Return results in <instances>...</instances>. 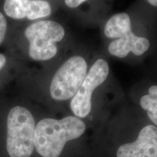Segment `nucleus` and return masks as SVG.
<instances>
[{"mask_svg": "<svg viewBox=\"0 0 157 157\" xmlns=\"http://www.w3.org/2000/svg\"><path fill=\"white\" fill-rule=\"evenodd\" d=\"M31 0H5L4 10L6 15L14 19L26 17Z\"/></svg>", "mask_w": 157, "mask_h": 157, "instance_id": "1a4fd4ad", "label": "nucleus"}, {"mask_svg": "<svg viewBox=\"0 0 157 157\" xmlns=\"http://www.w3.org/2000/svg\"><path fill=\"white\" fill-rule=\"evenodd\" d=\"M7 150L10 157H30L34 149L35 122L24 107L15 106L7 117Z\"/></svg>", "mask_w": 157, "mask_h": 157, "instance_id": "f03ea898", "label": "nucleus"}, {"mask_svg": "<svg viewBox=\"0 0 157 157\" xmlns=\"http://www.w3.org/2000/svg\"><path fill=\"white\" fill-rule=\"evenodd\" d=\"M140 106L146 110L149 119L157 126V85L151 86L148 94L140 99Z\"/></svg>", "mask_w": 157, "mask_h": 157, "instance_id": "9d476101", "label": "nucleus"}, {"mask_svg": "<svg viewBox=\"0 0 157 157\" xmlns=\"http://www.w3.org/2000/svg\"><path fill=\"white\" fill-rule=\"evenodd\" d=\"M132 31L131 21L127 13H118L110 18L105 24L104 33L108 38L119 39Z\"/></svg>", "mask_w": 157, "mask_h": 157, "instance_id": "6e6552de", "label": "nucleus"}, {"mask_svg": "<svg viewBox=\"0 0 157 157\" xmlns=\"http://www.w3.org/2000/svg\"><path fill=\"white\" fill-rule=\"evenodd\" d=\"M6 63V58L3 54H0V70L3 68Z\"/></svg>", "mask_w": 157, "mask_h": 157, "instance_id": "4468645a", "label": "nucleus"}, {"mask_svg": "<svg viewBox=\"0 0 157 157\" xmlns=\"http://www.w3.org/2000/svg\"><path fill=\"white\" fill-rule=\"evenodd\" d=\"M147 1H148L151 5L157 7V0H147Z\"/></svg>", "mask_w": 157, "mask_h": 157, "instance_id": "2eb2a0df", "label": "nucleus"}, {"mask_svg": "<svg viewBox=\"0 0 157 157\" xmlns=\"http://www.w3.org/2000/svg\"><path fill=\"white\" fill-rule=\"evenodd\" d=\"M7 31V21L2 13L0 12V44L2 42Z\"/></svg>", "mask_w": 157, "mask_h": 157, "instance_id": "f8f14e48", "label": "nucleus"}, {"mask_svg": "<svg viewBox=\"0 0 157 157\" xmlns=\"http://www.w3.org/2000/svg\"><path fill=\"white\" fill-rule=\"evenodd\" d=\"M24 34L29 42L31 58L35 60H48L56 55V43L63 39L65 30L55 21H42L27 27Z\"/></svg>", "mask_w": 157, "mask_h": 157, "instance_id": "7ed1b4c3", "label": "nucleus"}, {"mask_svg": "<svg viewBox=\"0 0 157 157\" xmlns=\"http://www.w3.org/2000/svg\"><path fill=\"white\" fill-rule=\"evenodd\" d=\"M109 73V64L105 60L98 59L94 63L71 101V109L76 117L84 118L90 114L93 91L106 80Z\"/></svg>", "mask_w": 157, "mask_h": 157, "instance_id": "39448f33", "label": "nucleus"}, {"mask_svg": "<svg viewBox=\"0 0 157 157\" xmlns=\"http://www.w3.org/2000/svg\"><path fill=\"white\" fill-rule=\"evenodd\" d=\"M87 74V64L81 56H73L59 68L50 84L51 97L56 101L73 98Z\"/></svg>", "mask_w": 157, "mask_h": 157, "instance_id": "20e7f679", "label": "nucleus"}, {"mask_svg": "<svg viewBox=\"0 0 157 157\" xmlns=\"http://www.w3.org/2000/svg\"><path fill=\"white\" fill-rule=\"evenodd\" d=\"M87 0H65V3L71 8H76Z\"/></svg>", "mask_w": 157, "mask_h": 157, "instance_id": "ddd939ff", "label": "nucleus"}, {"mask_svg": "<svg viewBox=\"0 0 157 157\" xmlns=\"http://www.w3.org/2000/svg\"><path fill=\"white\" fill-rule=\"evenodd\" d=\"M149 47L150 42L148 39L137 36L132 31H130L121 38L113 41L109 46V52L118 58H124L129 52L139 56L146 52Z\"/></svg>", "mask_w": 157, "mask_h": 157, "instance_id": "0eeeda50", "label": "nucleus"}, {"mask_svg": "<svg viewBox=\"0 0 157 157\" xmlns=\"http://www.w3.org/2000/svg\"><path fill=\"white\" fill-rule=\"evenodd\" d=\"M117 157H157V127L147 125L141 129L136 140L118 148Z\"/></svg>", "mask_w": 157, "mask_h": 157, "instance_id": "423d86ee", "label": "nucleus"}, {"mask_svg": "<svg viewBox=\"0 0 157 157\" xmlns=\"http://www.w3.org/2000/svg\"><path fill=\"white\" fill-rule=\"evenodd\" d=\"M85 129V123L76 117L44 119L35 127L34 147L42 157H59L66 143L81 137Z\"/></svg>", "mask_w": 157, "mask_h": 157, "instance_id": "f257e3e1", "label": "nucleus"}, {"mask_svg": "<svg viewBox=\"0 0 157 157\" xmlns=\"http://www.w3.org/2000/svg\"><path fill=\"white\" fill-rule=\"evenodd\" d=\"M51 14L50 3L45 0H31L26 17L31 21L48 17Z\"/></svg>", "mask_w": 157, "mask_h": 157, "instance_id": "9b49d317", "label": "nucleus"}]
</instances>
